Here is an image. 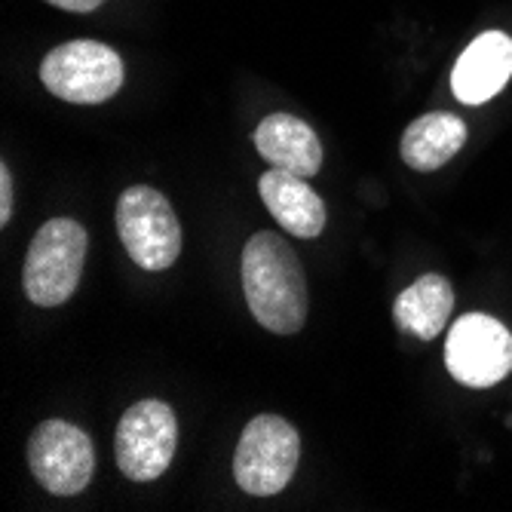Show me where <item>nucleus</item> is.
<instances>
[{
  "label": "nucleus",
  "mask_w": 512,
  "mask_h": 512,
  "mask_svg": "<svg viewBox=\"0 0 512 512\" xmlns=\"http://www.w3.org/2000/svg\"><path fill=\"white\" fill-rule=\"evenodd\" d=\"M243 292L252 316L273 335H295L307 319V279L295 249L270 234H258L243 249Z\"/></svg>",
  "instance_id": "1"
},
{
  "label": "nucleus",
  "mask_w": 512,
  "mask_h": 512,
  "mask_svg": "<svg viewBox=\"0 0 512 512\" xmlns=\"http://www.w3.org/2000/svg\"><path fill=\"white\" fill-rule=\"evenodd\" d=\"M89 237L74 218H53L46 221L28 249L22 286L25 295L37 307H59L65 304L83 276Z\"/></svg>",
  "instance_id": "2"
},
{
  "label": "nucleus",
  "mask_w": 512,
  "mask_h": 512,
  "mask_svg": "<svg viewBox=\"0 0 512 512\" xmlns=\"http://www.w3.org/2000/svg\"><path fill=\"white\" fill-rule=\"evenodd\" d=\"M117 234L142 270H169L181 255V224L172 203L145 184L126 188L117 200Z\"/></svg>",
  "instance_id": "3"
},
{
  "label": "nucleus",
  "mask_w": 512,
  "mask_h": 512,
  "mask_svg": "<svg viewBox=\"0 0 512 512\" xmlns=\"http://www.w3.org/2000/svg\"><path fill=\"white\" fill-rule=\"evenodd\" d=\"M40 80L62 102L102 105L123 86V62L99 40H68L43 59Z\"/></svg>",
  "instance_id": "4"
},
{
  "label": "nucleus",
  "mask_w": 512,
  "mask_h": 512,
  "mask_svg": "<svg viewBox=\"0 0 512 512\" xmlns=\"http://www.w3.org/2000/svg\"><path fill=\"white\" fill-rule=\"evenodd\" d=\"M301 457L298 430L279 414H258L240 436L234 454V479L246 494H279L295 476Z\"/></svg>",
  "instance_id": "5"
},
{
  "label": "nucleus",
  "mask_w": 512,
  "mask_h": 512,
  "mask_svg": "<svg viewBox=\"0 0 512 512\" xmlns=\"http://www.w3.org/2000/svg\"><path fill=\"white\" fill-rule=\"evenodd\" d=\"M178 445V421L166 402L145 399L126 408L123 421L117 424L114 451L117 467L132 482H154L160 479Z\"/></svg>",
  "instance_id": "6"
},
{
  "label": "nucleus",
  "mask_w": 512,
  "mask_h": 512,
  "mask_svg": "<svg viewBox=\"0 0 512 512\" xmlns=\"http://www.w3.org/2000/svg\"><path fill=\"white\" fill-rule=\"evenodd\" d=\"M445 365L463 387H494L512 371V335L503 322L485 313H467L451 325Z\"/></svg>",
  "instance_id": "7"
},
{
  "label": "nucleus",
  "mask_w": 512,
  "mask_h": 512,
  "mask_svg": "<svg viewBox=\"0 0 512 512\" xmlns=\"http://www.w3.org/2000/svg\"><path fill=\"white\" fill-rule=\"evenodd\" d=\"M28 467L50 494L74 497L92 482L96 451L80 427L68 421H43L28 442Z\"/></svg>",
  "instance_id": "8"
},
{
  "label": "nucleus",
  "mask_w": 512,
  "mask_h": 512,
  "mask_svg": "<svg viewBox=\"0 0 512 512\" xmlns=\"http://www.w3.org/2000/svg\"><path fill=\"white\" fill-rule=\"evenodd\" d=\"M512 77V40L503 31L479 34L460 53L451 71V89L463 105H485Z\"/></svg>",
  "instance_id": "9"
},
{
  "label": "nucleus",
  "mask_w": 512,
  "mask_h": 512,
  "mask_svg": "<svg viewBox=\"0 0 512 512\" xmlns=\"http://www.w3.org/2000/svg\"><path fill=\"white\" fill-rule=\"evenodd\" d=\"M258 194L270 215L283 224L292 237L313 240L325 227V203L310 184L286 169H270L258 181Z\"/></svg>",
  "instance_id": "10"
},
{
  "label": "nucleus",
  "mask_w": 512,
  "mask_h": 512,
  "mask_svg": "<svg viewBox=\"0 0 512 512\" xmlns=\"http://www.w3.org/2000/svg\"><path fill=\"white\" fill-rule=\"evenodd\" d=\"M258 154L273 163V169H286L301 178H313L322 166V145L310 123L292 114H270L255 129Z\"/></svg>",
  "instance_id": "11"
},
{
  "label": "nucleus",
  "mask_w": 512,
  "mask_h": 512,
  "mask_svg": "<svg viewBox=\"0 0 512 512\" xmlns=\"http://www.w3.org/2000/svg\"><path fill=\"white\" fill-rule=\"evenodd\" d=\"M451 310H454L451 283L439 273H427L396 298L393 319L405 335H417L421 341H433L436 335H442Z\"/></svg>",
  "instance_id": "12"
},
{
  "label": "nucleus",
  "mask_w": 512,
  "mask_h": 512,
  "mask_svg": "<svg viewBox=\"0 0 512 512\" xmlns=\"http://www.w3.org/2000/svg\"><path fill=\"white\" fill-rule=\"evenodd\" d=\"M467 142V123L454 114H424L402 135V160L414 172H436Z\"/></svg>",
  "instance_id": "13"
},
{
  "label": "nucleus",
  "mask_w": 512,
  "mask_h": 512,
  "mask_svg": "<svg viewBox=\"0 0 512 512\" xmlns=\"http://www.w3.org/2000/svg\"><path fill=\"white\" fill-rule=\"evenodd\" d=\"M13 218V172L4 163L0 166V224H10Z\"/></svg>",
  "instance_id": "14"
},
{
  "label": "nucleus",
  "mask_w": 512,
  "mask_h": 512,
  "mask_svg": "<svg viewBox=\"0 0 512 512\" xmlns=\"http://www.w3.org/2000/svg\"><path fill=\"white\" fill-rule=\"evenodd\" d=\"M46 4L68 10V13H92V10L102 7V0H46Z\"/></svg>",
  "instance_id": "15"
}]
</instances>
